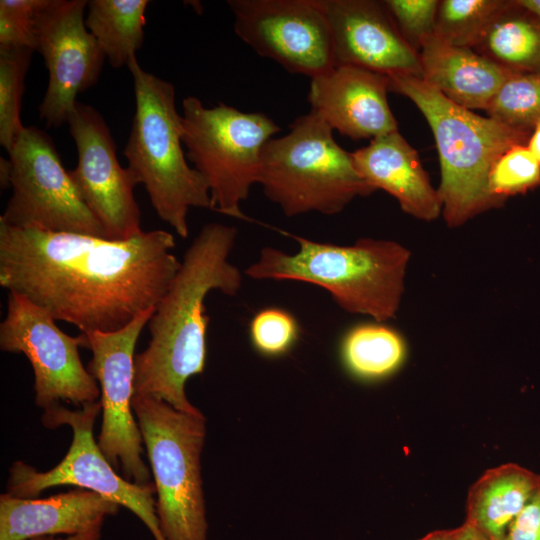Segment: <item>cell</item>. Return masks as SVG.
I'll return each mask as SVG.
<instances>
[{"mask_svg": "<svg viewBox=\"0 0 540 540\" xmlns=\"http://www.w3.org/2000/svg\"><path fill=\"white\" fill-rule=\"evenodd\" d=\"M389 91L409 98L427 120L436 143L441 181L438 193L449 228L501 206L489 190L495 161L514 145L527 144L532 131L480 116L445 97L421 77L392 75Z\"/></svg>", "mask_w": 540, "mask_h": 540, "instance_id": "3957f363", "label": "cell"}, {"mask_svg": "<svg viewBox=\"0 0 540 540\" xmlns=\"http://www.w3.org/2000/svg\"><path fill=\"white\" fill-rule=\"evenodd\" d=\"M503 540H540V480L508 526Z\"/></svg>", "mask_w": 540, "mask_h": 540, "instance_id": "1f68e13d", "label": "cell"}, {"mask_svg": "<svg viewBox=\"0 0 540 540\" xmlns=\"http://www.w3.org/2000/svg\"><path fill=\"white\" fill-rule=\"evenodd\" d=\"M67 123L78 155L70 177L106 239L122 241L143 232L134 196L138 183L118 161L114 139L102 115L77 102Z\"/></svg>", "mask_w": 540, "mask_h": 540, "instance_id": "9a60e30c", "label": "cell"}, {"mask_svg": "<svg viewBox=\"0 0 540 540\" xmlns=\"http://www.w3.org/2000/svg\"><path fill=\"white\" fill-rule=\"evenodd\" d=\"M490 193L505 201L540 186V163L526 144L514 145L493 164L489 179Z\"/></svg>", "mask_w": 540, "mask_h": 540, "instance_id": "83f0119b", "label": "cell"}, {"mask_svg": "<svg viewBox=\"0 0 540 540\" xmlns=\"http://www.w3.org/2000/svg\"><path fill=\"white\" fill-rule=\"evenodd\" d=\"M120 505L96 492L78 488L47 498L0 496V540L75 535L103 524Z\"/></svg>", "mask_w": 540, "mask_h": 540, "instance_id": "ac0fdd59", "label": "cell"}, {"mask_svg": "<svg viewBox=\"0 0 540 540\" xmlns=\"http://www.w3.org/2000/svg\"><path fill=\"white\" fill-rule=\"evenodd\" d=\"M33 52L28 47H0V144L7 152L25 128L21 104Z\"/></svg>", "mask_w": 540, "mask_h": 540, "instance_id": "484cf974", "label": "cell"}, {"mask_svg": "<svg viewBox=\"0 0 540 540\" xmlns=\"http://www.w3.org/2000/svg\"><path fill=\"white\" fill-rule=\"evenodd\" d=\"M10 162L9 159L0 158V184L2 189H6L10 185Z\"/></svg>", "mask_w": 540, "mask_h": 540, "instance_id": "d590c367", "label": "cell"}, {"mask_svg": "<svg viewBox=\"0 0 540 540\" xmlns=\"http://www.w3.org/2000/svg\"><path fill=\"white\" fill-rule=\"evenodd\" d=\"M102 526L103 524H100L89 531L75 534V535H69L64 537H57V536H38L34 537L28 540H101L102 536Z\"/></svg>", "mask_w": 540, "mask_h": 540, "instance_id": "d6a6232c", "label": "cell"}, {"mask_svg": "<svg viewBox=\"0 0 540 540\" xmlns=\"http://www.w3.org/2000/svg\"><path fill=\"white\" fill-rule=\"evenodd\" d=\"M174 236L143 231L122 241L0 223V285L81 333H109L156 307L181 261Z\"/></svg>", "mask_w": 540, "mask_h": 540, "instance_id": "6da1fadb", "label": "cell"}, {"mask_svg": "<svg viewBox=\"0 0 540 540\" xmlns=\"http://www.w3.org/2000/svg\"><path fill=\"white\" fill-rule=\"evenodd\" d=\"M526 146L540 163V120L534 126Z\"/></svg>", "mask_w": 540, "mask_h": 540, "instance_id": "e575fe53", "label": "cell"}, {"mask_svg": "<svg viewBox=\"0 0 540 540\" xmlns=\"http://www.w3.org/2000/svg\"><path fill=\"white\" fill-rule=\"evenodd\" d=\"M421 78L452 102L486 110L501 86L515 73L472 48L447 44L434 35L420 51Z\"/></svg>", "mask_w": 540, "mask_h": 540, "instance_id": "ffe728a7", "label": "cell"}, {"mask_svg": "<svg viewBox=\"0 0 540 540\" xmlns=\"http://www.w3.org/2000/svg\"><path fill=\"white\" fill-rule=\"evenodd\" d=\"M330 29L334 66L422 76L419 52L404 39L383 1L319 0Z\"/></svg>", "mask_w": 540, "mask_h": 540, "instance_id": "2e32d148", "label": "cell"}, {"mask_svg": "<svg viewBox=\"0 0 540 540\" xmlns=\"http://www.w3.org/2000/svg\"><path fill=\"white\" fill-rule=\"evenodd\" d=\"M132 408L154 476L163 540H206L200 472L204 415L185 413L160 399L135 394Z\"/></svg>", "mask_w": 540, "mask_h": 540, "instance_id": "52a82bcc", "label": "cell"}, {"mask_svg": "<svg viewBox=\"0 0 540 540\" xmlns=\"http://www.w3.org/2000/svg\"><path fill=\"white\" fill-rule=\"evenodd\" d=\"M42 3L43 0L0 1V47L34 50V16Z\"/></svg>", "mask_w": 540, "mask_h": 540, "instance_id": "4dcf8cb0", "label": "cell"}, {"mask_svg": "<svg viewBox=\"0 0 540 540\" xmlns=\"http://www.w3.org/2000/svg\"><path fill=\"white\" fill-rule=\"evenodd\" d=\"M258 184L288 217L334 215L375 191L357 172L351 153L335 141L333 129L312 111L264 145Z\"/></svg>", "mask_w": 540, "mask_h": 540, "instance_id": "8992f818", "label": "cell"}, {"mask_svg": "<svg viewBox=\"0 0 540 540\" xmlns=\"http://www.w3.org/2000/svg\"><path fill=\"white\" fill-rule=\"evenodd\" d=\"M136 109L123 154L127 168L143 184L158 217L181 237L189 234L191 208L211 209L208 185L188 164L183 149V119L175 88L147 71L136 56L128 63Z\"/></svg>", "mask_w": 540, "mask_h": 540, "instance_id": "5b68a950", "label": "cell"}, {"mask_svg": "<svg viewBox=\"0 0 540 540\" xmlns=\"http://www.w3.org/2000/svg\"><path fill=\"white\" fill-rule=\"evenodd\" d=\"M186 158L205 179L211 209L244 219L241 204L258 184L261 153L280 127L264 113H246L219 102L206 107L194 96L183 99Z\"/></svg>", "mask_w": 540, "mask_h": 540, "instance_id": "ba28073f", "label": "cell"}, {"mask_svg": "<svg viewBox=\"0 0 540 540\" xmlns=\"http://www.w3.org/2000/svg\"><path fill=\"white\" fill-rule=\"evenodd\" d=\"M473 50L510 72L540 73V18L510 0Z\"/></svg>", "mask_w": 540, "mask_h": 540, "instance_id": "7402d4cb", "label": "cell"}, {"mask_svg": "<svg viewBox=\"0 0 540 540\" xmlns=\"http://www.w3.org/2000/svg\"><path fill=\"white\" fill-rule=\"evenodd\" d=\"M8 153L12 195L0 223L106 238L47 133L25 126Z\"/></svg>", "mask_w": 540, "mask_h": 540, "instance_id": "30bf717a", "label": "cell"}, {"mask_svg": "<svg viewBox=\"0 0 540 540\" xmlns=\"http://www.w3.org/2000/svg\"><path fill=\"white\" fill-rule=\"evenodd\" d=\"M452 540H491L473 525L464 522L460 527L453 529Z\"/></svg>", "mask_w": 540, "mask_h": 540, "instance_id": "836d02e7", "label": "cell"}, {"mask_svg": "<svg viewBox=\"0 0 540 540\" xmlns=\"http://www.w3.org/2000/svg\"><path fill=\"white\" fill-rule=\"evenodd\" d=\"M404 39L416 51L435 34L438 0L383 1Z\"/></svg>", "mask_w": 540, "mask_h": 540, "instance_id": "f546056e", "label": "cell"}, {"mask_svg": "<svg viewBox=\"0 0 540 540\" xmlns=\"http://www.w3.org/2000/svg\"><path fill=\"white\" fill-rule=\"evenodd\" d=\"M87 336L64 333L52 316L25 296L9 292L0 324L2 351L24 354L34 372L35 404L44 411L69 402L79 408L100 396L97 380L84 368L79 348Z\"/></svg>", "mask_w": 540, "mask_h": 540, "instance_id": "8fae6325", "label": "cell"}, {"mask_svg": "<svg viewBox=\"0 0 540 540\" xmlns=\"http://www.w3.org/2000/svg\"><path fill=\"white\" fill-rule=\"evenodd\" d=\"M100 411V401L76 410L61 404L45 410L42 423L47 428L71 427L73 439L69 450L55 467L44 472L23 461L14 462L9 470L7 493L20 498H36L44 490L56 486L87 489L129 509L146 525L155 540H163L156 515L155 485H137L121 477L93 437V426Z\"/></svg>", "mask_w": 540, "mask_h": 540, "instance_id": "9c48e42d", "label": "cell"}, {"mask_svg": "<svg viewBox=\"0 0 540 540\" xmlns=\"http://www.w3.org/2000/svg\"><path fill=\"white\" fill-rule=\"evenodd\" d=\"M452 537H453V529L436 530L420 538L419 540H452Z\"/></svg>", "mask_w": 540, "mask_h": 540, "instance_id": "8d00e7d4", "label": "cell"}, {"mask_svg": "<svg viewBox=\"0 0 540 540\" xmlns=\"http://www.w3.org/2000/svg\"><path fill=\"white\" fill-rule=\"evenodd\" d=\"M147 0H90L85 24L113 68L128 65L143 44Z\"/></svg>", "mask_w": 540, "mask_h": 540, "instance_id": "603a6c76", "label": "cell"}, {"mask_svg": "<svg viewBox=\"0 0 540 540\" xmlns=\"http://www.w3.org/2000/svg\"><path fill=\"white\" fill-rule=\"evenodd\" d=\"M539 480L540 474L515 463L487 470L469 490L465 522L491 540H503Z\"/></svg>", "mask_w": 540, "mask_h": 540, "instance_id": "44dd1931", "label": "cell"}, {"mask_svg": "<svg viewBox=\"0 0 540 540\" xmlns=\"http://www.w3.org/2000/svg\"><path fill=\"white\" fill-rule=\"evenodd\" d=\"M360 176L376 191L384 190L401 209L423 221H433L442 214L438 189L430 182L417 151L399 131L370 141L351 153Z\"/></svg>", "mask_w": 540, "mask_h": 540, "instance_id": "d6986e66", "label": "cell"}, {"mask_svg": "<svg viewBox=\"0 0 540 540\" xmlns=\"http://www.w3.org/2000/svg\"><path fill=\"white\" fill-rule=\"evenodd\" d=\"M86 0H43L34 16V50L49 72L39 116L47 127H59L74 110L79 93L95 85L105 54L87 29Z\"/></svg>", "mask_w": 540, "mask_h": 540, "instance_id": "4fadbf2b", "label": "cell"}, {"mask_svg": "<svg viewBox=\"0 0 540 540\" xmlns=\"http://www.w3.org/2000/svg\"><path fill=\"white\" fill-rule=\"evenodd\" d=\"M298 335L296 319L279 308L259 311L250 323V338L254 348L267 356L286 353L294 345Z\"/></svg>", "mask_w": 540, "mask_h": 540, "instance_id": "f1b7e54d", "label": "cell"}, {"mask_svg": "<svg viewBox=\"0 0 540 540\" xmlns=\"http://www.w3.org/2000/svg\"><path fill=\"white\" fill-rule=\"evenodd\" d=\"M406 347L402 336L382 322L353 327L345 335L341 356L346 368L361 379H379L402 364Z\"/></svg>", "mask_w": 540, "mask_h": 540, "instance_id": "cb8c5ba5", "label": "cell"}, {"mask_svg": "<svg viewBox=\"0 0 540 540\" xmlns=\"http://www.w3.org/2000/svg\"><path fill=\"white\" fill-rule=\"evenodd\" d=\"M234 31L257 54L310 79L334 68L319 0H229Z\"/></svg>", "mask_w": 540, "mask_h": 540, "instance_id": "5bb4252c", "label": "cell"}, {"mask_svg": "<svg viewBox=\"0 0 540 540\" xmlns=\"http://www.w3.org/2000/svg\"><path fill=\"white\" fill-rule=\"evenodd\" d=\"M155 311L152 307L126 327L87 336L92 358L88 372L100 384L102 425L98 447L116 471L137 485H148L151 475L142 459L143 439L132 408L134 351L137 340Z\"/></svg>", "mask_w": 540, "mask_h": 540, "instance_id": "7c38bea8", "label": "cell"}, {"mask_svg": "<svg viewBox=\"0 0 540 540\" xmlns=\"http://www.w3.org/2000/svg\"><path fill=\"white\" fill-rule=\"evenodd\" d=\"M299 249L289 254L264 247L244 271L256 280H291L319 286L346 312L385 322L396 317L411 257L402 244L360 238L351 245L293 236Z\"/></svg>", "mask_w": 540, "mask_h": 540, "instance_id": "277c9868", "label": "cell"}, {"mask_svg": "<svg viewBox=\"0 0 540 540\" xmlns=\"http://www.w3.org/2000/svg\"><path fill=\"white\" fill-rule=\"evenodd\" d=\"M509 1H439L434 36L447 44L473 49Z\"/></svg>", "mask_w": 540, "mask_h": 540, "instance_id": "d4e9b609", "label": "cell"}, {"mask_svg": "<svg viewBox=\"0 0 540 540\" xmlns=\"http://www.w3.org/2000/svg\"><path fill=\"white\" fill-rule=\"evenodd\" d=\"M519 4L540 18V0H517Z\"/></svg>", "mask_w": 540, "mask_h": 540, "instance_id": "74e56055", "label": "cell"}, {"mask_svg": "<svg viewBox=\"0 0 540 540\" xmlns=\"http://www.w3.org/2000/svg\"><path fill=\"white\" fill-rule=\"evenodd\" d=\"M386 75L354 66H335L311 79L308 103L333 130L352 140L398 131L387 100Z\"/></svg>", "mask_w": 540, "mask_h": 540, "instance_id": "e0dca14e", "label": "cell"}, {"mask_svg": "<svg viewBox=\"0 0 540 540\" xmlns=\"http://www.w3.org/2000/svg\"><path fill=\"white\" fill-rule=\"evenodd\" d=\"M485 111L500 123L532 131L540 120V73L513 74Z\"/></svg>", "mask_w": 540, "mask_h": 540, "instance_id": "4316f807", "label": "cell"}, {"mask_svg": "<svg viewBox=\"0 0 540 540\" xmlns=\"http://www.w3.org/2000/svg\"><path fill=\"white\" fill-rule=\"evenodd\" d=\"M236 238V227L213 222L193 239L148 322L150 341L135 355V395L160 399L185 413H201L189 402L185 384L205 368L206 296L213 290L232 296L241 287V272L229 261Z\"/></svg>", "mask_w": 540, "mask_h": 540, "instance_id": "7a4b0ae2", "label": "cell"}]
</instances>
